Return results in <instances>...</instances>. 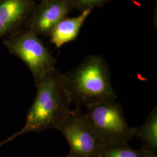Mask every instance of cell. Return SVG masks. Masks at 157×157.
Returning a JSON list of instances; mask_svg holds the SVG:
<instances>
[{"mask_svg": "<svg viewBox=\"0 0 157 157\" xmlns=\"http://www.w3.org/2000/svg\"><path fill=\"white\" fill-rule=\"evenodd\" d=\"M60 78L69 101L76 107L88 108L117 98L107 66L99 56L90 57Z\"/></svg>", "mask_w": 157, "mask_h": 157, "instance_id": "1", "label": "cell"}, {"mask_svg": "<svg viewBox=\"0 0 157 157\" xmlns=\"http://www.w3.org/2000/svg\"><path fill=\"white\" fill-rule=\"evenodd\" d=\"M61 74L56 70L44 76L36 84L37 93L29 110L26 124L17 136L45 130H58L71 110V103L62 86Z\"/></svg>", "mask_w": 157, "mask_h": 157, "instance_id": "2", "label": "cell"}, {"mask_svg": "<svg viewBox=\"0 0 157 157\" xmlns=\"http://www.w3.org/2000/svg\"><path fill=\"white\" fill-rule=\"evenodd\" d=\"M3 43L10 52L25 63L36 85L46 75L56 70V60L32 30L20 31L6 37Z\"/></svg>", "mask_w": 157, "mask_h": 157, "instance_id": "3", "label": "cell"}, {"mask_svg": "<svg viewBox=\"0 0 157 157\" xmlns=\"http://www.w3.org/2000/svg\"><path fill=\"white\" fill-rule=\"evenodd\" d=\"M87 109L86 116L104 145L128 143L133 139L132 128L127 122L121 105L116 100L98 103Z\"/></svg>", "mask_w": 157, "mask_h": 157, "instance_id": "4", "label": "cell"}, {"mask_svg": "<svg viewBox=\"0 0 157 157\" xmlns=\"http://www.w3.org/2000/svg\"><path fill=\"white\" fill-rule=\"evenodd\" d=\"M67 141L73 157L101 155L104 143L95 132L82 108L71 109L58 129Z\"/></svg>", "mask_w": 157, "mask_h": 157, "instance_id": "5", "label": "cell"}, {"mask_svg": "<svg viewBox=\"0 0 157 157\" xmlns=\"http://www.w3.org/2000/svg\"><path fill=\"white\" fill-rule=\"evenodd\" d=\"M33 6L32 0H0V38L20 32Z\"/></svg>", "mask_w": 157, "mask_h": 157, "instance_id": "6", "label": "cell"}, {"mask_svg": "<svg viewBox=\"0 0 157 157\" xmlns=\"http://www.w3.org/2000/svg\"><path fill=\"white\" fill-rule=\"evenodd\" d=\"M67 11V6L62 1H45L34 17L31 30L35 33H46L51 32L62 21Z\"/></svg>", "mask_w": 157, "mask_h": 157, "instance_id": "7", "label": "cell"}, {"mask_svg": "<svg viewBox=\"0 0 157 157\" xmlns=\"http://www.w3.org/2000/svg\"><path fill=\"white\" fill-rule=\"evenodd\" d=\"M91 10H86L78 17L62 19L51 31V42L59 48L64 44L75 39Z\"/></svg>", "mask_w": 157, "mask_h": 157, "instance_id": "8", "label": "cell"}, {"mask_svg": "<svg viewBox=\"0 0 157 157\" xmlns=\"http://www.w3.org/2000/svg\"><path fill=\"white\" fill-rule=\"evenodd\" d=\"M133 137H137L142 148L151 155H157V108L154 107L145 122L139 128H132Z\"/></svg>", "mask_w": 157, "mask_h": 157, "instance_id": "9", "label": "cell"}, {"mask_svg": "<svg viewBox=\"0 0 157 157\" xmlns=\"http://www.w3.org/2000/svg\"><path fill=\"white\" fill-rule=\"evenodd\" d=\"M148 152L143 149L135 150L130 147L127 143L107 144L103 147L101 157H151Z\"/></svg>", "mask_w": 157, "mask_h": 157, "instance_id": "10", "label": "cell"}, {"mask_svg": "<svg viewBox=\"0 0 157 157\" xmlns=\"http://www.w3.org/2000/svg\"><path fill=\"white\" fill-rule=\"evenodd\" d=\"M17 136L16 135V133L15 134V135H12V136H11L10 137H9L8 139H6L5 140L3 141H2V142H1L0 143V147L1 146H3V145H4V144H6V143H8L9 141H10L13 140V139H15V138H17Z\"/></svg>", "mask_w": 157, "mask_h": 157, "instance_id": "11", "label": "cell"}, {"mask_svg": "<svg viewBox=\"0 0 157 157\" xmlns=\"http://www.w3.org/2000/svg\"><path fill=\"white\" fill-rule=\"evenodd\" d=\"M80 1L84 2V3H90V2H94L100 0H79Z\"/></svg>", "mask_w": 157, "mask_h": 157, "instance_id": "12", "label": "cell"}, {"mask_svg": "<svg viewBox=\"0 0 157 157\" xmlns=\"http://www.w3.org/2000/svg\"><path fill=\"white\" fill-rule=\"evenodd\" d=\"M73 157L72 156H71L70 154H68V155H67V156H65V157Z\"/></svg>", "mask_w": 157, "mask_h": 157, "instance_id": "13", "label": "cell"}, {"mask_svg": "<svg viewBox=\"0 0 157 157\" xmlns=\"http://www.w3.org/2000/svg\"><path fill=\"white\" fill-rule=\"evenodd\" d=\"M151 157H157V155H152Z\"/></svg>", "mask_w": 157, "mask_h": 157, "instance_id": "14", "label": "cell"}, {"mask_svg": "<svg viewBox=\"0 0 157 157\" xmlns=\"http://www.w3.org/2000/svg\"><path fill=\"white\" fill-rule=\"evenodd\" d=\"M101 157V156H99V157Z\"/></svg>", "mask_w": 157, "mask_h": 157, "instance_id": "15", "label": "cell"}, {"mask_svg": "<svg viewBox=\"0 0 157 157\" xmlns=\"http://www.w3.org/2000/svg\"><path fill=\"white\" fill-rule=\"evenodd\" d=\"M45 1H48V0H45Z\"/></svg>", "mask_w": 157, "mask_h": 157, "instance_id": "16", "label": "cell"}]
</instances>
